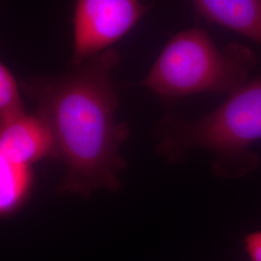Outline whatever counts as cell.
Segmentation results:
<instances>
[{
    "label": "cell",
    "mask_w": 261,
    "mask_h": 261,
    "mask_svg": "<svg viewBox=\"0 0 261 261\" xmlns=\"http://www.w3.org/2000/svg\"><path fill=\"white\" fill-rule=\"evenodd\" d=\"M156 153L169 164L184 162L189 152L212 154L217 176L239 177L258 167L252 145L261 140V79L229 94L213 112L196 120L169 112L154 128Z\"/></svg>",
    "instance_id": "cell-2"
},
{
    "label": "cell",
    "mask_w": 261,
    "mask_h": 261,
    "mask_svg": "<svg viewBox=\"0 0 261 261\" xmlns=\"http://www.w3.org/2000/svg\"><path fill=\"white\" fill-rule=\"evenodd\" d=\"M257 64L250 47L232 42L220 48L203 28H188L168 41L139 86L167 103L195 94L232 93Z\"/></svg>",
    "instance_id": "cell-3"
},
{
    "label": "cell",
    "mask_w": 261,
    "mask_h": 261,
    "mask_svg": "<svg viewBox=\"0 0 261 261\" xmlns=\"http://www.w3.org/2000/svg\"><path fill=\"white\" fill-rule=\"evenodd\" d=\"M198 19L234 31L261 47V0H195Z\"/></svg>",
    "instance_id": "cell-6"
},
{
    "label": "cell",
    "mask_w": 261,
    "mask_h": 261,
    "mask_svg": "<svg viewBox=\"0 0 261 261\" xmlns=\"http://www.w3.org/2000/svg\"><path fill=\"white\" fill-rule=\"evenodd\" d=\"M246 249L252 261H261V231L250 234L246 238Z\"/></svg>",
    "instance_id": "cell-9"
},
{
    "label": "cell",
    "mask_w": 261,
    "mask_h": 261,
    "mask_svg": "<svg viewBox=\"0 0 261 261\" xmlns=\"http://www.w3.org/2000/svg\"><path fill=\"white\" fill-rule=\"evenodd\" d=\"M151 6L138 0L76 1L72 19V66L113 47L140 22Z\"/></svg>",
    "instance_id": "cell-4"
},
{
    "label": "cell",
    "mask_w": 261,
    "mask_h": 261,
    "mask_svg": "<svg viewBox=\"0 0 261 261\" xmlns=\"http://www.w3.org/2000/svg\"><path fill=\"white\" fill-rule=\"evenodd\" d=\"M121 60L112 47L62 74L21 81L51 132L56 159L64 166L60 194L89 197L100 190L116 192L127 168L122 145L130 136L117 122L118 95L113 72Z\"/></svg>",
    "instance_id": "cell-1"
},
{
    "label": "cell",
    "mask_w": 261,
    "mask_h": 261,
    "mask_svg": "<svg viewBox=\"0 0 261 261\" xmlns=\"http://www.w3.org/2000/svg\"><path fill=\"white\" fill-rule=\"evenodd\" d=\"M32 168L0 154V217L17 212L23 205L33 188Z\"/></svg>",
    "instance_id": "cell-7"
},
{
    "label": "cell",
    "mask_w": 261,
    "mask_h": 261,
    "mask_svg": "<svg viewBox=\"0 0 261 261\" xmlns=\"http://www.w3.org/2000/svg\"><path fill=\"white\" fill-rule=\"evenodd\" d=\"M0 154L32 167L44 159H56L55 141L48 126L37 114L27 112L0 121Z\"/></svg>",
    "instance_id": "cell-5"
},
{
    "label": "cell",
    "mask_w": 261,
    "mask_h": 261,
    "mask_svg": "<svg viewBox=\"0 0 261 261\" xmlns=\"http://www.w3.org/2000/svg\"><path fill=\"white\" fill-rule=\"evenodd\" d=\"M25 112L19 84L9 69L0 62V121Z\"/></svg>",
    "instance_id": "cell-8"
}]
</instances>
